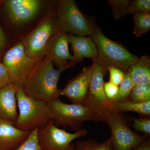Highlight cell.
Here are the masks:
<instances>
[{"label": "cell", "mask_w": 150, "mask_h": 150, "mask_svg": "<svg viewBox=\"0 0 150 150\" xmlns=\"http://www.w3.org/2000/svg\"><path fill=\"white\" fill-rule=\"evenodd\" d=\"M64 71L54 69L53 62L44 56L25 79L22 86L23 92L36 100L51 102L60 96L62 89L58 88V83Z\"/></svg>", "instance_id": "1"}, {"label": "cell", "mask_w": 150, "mask_h": 150, "mask_svg": "<svg viewBox=\"0 0 150 150\" xmlns=\"http://www.w3.org/2000/svg\"><path fill=\"white\" fill-rule=\"evenodd\" d=\"M89 37L97 49L99 58L98 64L103 69L105 74L108 68L110 67L118 68L126 74L130 66L139 59L119 43L106 37L96 25Z\"/></svg>", "instance_id": "2"}, {"label": "cell", "mask_w": 150, "mask_h": 150, "mask_svg": "<svg viewBox=\"0 0 150 150\" xmlns=\"http://www.w3.org/2000/svg\"><path fill=\"white\" fill-rule=\"evenodd\" d=\"M17 88L16 97L19 113L14 126L28 131L45 126L53 117L48 103L27 96L22 87Z\"/></svg>", "instance_id": "3"}, {"label": "cell", "mask_w": 150, "mask_h": 150, "mask_svg": "<svg viewBox=\"0 0 150 150\" xmlns=\"http://www.w3.org/2000/svg\"><path fill=\"white\" fill-rule=\"evenodd\" d=\"M56 11L60 30L86 37L93 33L96 25L81 11L74 0L59 1Z\"/></svg>", "instance_id": "4"}, {"label": "cell", "mask_w": 150, "mask_h": 150, "mask_svg": "<svg viewBox=\"0 0 150 150\" xmlns=\"http://www.w3.org/2000/svg\"><path fill=\"white\" fill-rule=\"evenodd\" d=\"M105 74L103 69L95 62L88 93L82 105L88 110L94 121L105 123L108 116L112 112L113 102L105 93Z\"/></svg>", "instance_id": "5"}, {"label": "cell", "mask_w": 150, "mask_h": 150, "mask_svg": "<svg viewBox=\"0 0 150 150\" xmlns=\"http://www.w3.org/2000/svg\"><path fill=\"white\" fill-rule=\"evenodd\" d=\"M43 57L31 58L25 53L22 43H17L7 51L3 59L11 83L17 87H22L25 78Z\"/></svg>", "instance_id": "6"}, {"label": "cell", "mask_w": 150, "mask_h": 150, "mask_svg": "<svg viewBox=\"0 0 150 150\" xmlns=\"http://www.w3.org/2000/svg\"><path fill=\"white\" fill-rule=\"evenodd\" d=\"M59 30L56 11L43 20L21 42L27 56L31 58L45 56L48 40Z\"/></svg>", "instance_id": "7"}, {"label": "cell", "mask_w": 150, "mask_h": 150, "mask_svg": "<svg viewBox=\"0 0 150 150\" xmlns=\"http://www.w3.org/2000/svg\"><path fill=\"white\" fill-rule=\"evenodd\" d=\"M87 134V131L84 129L73 134L69 133L58 128L51 119L39 129L38 139L42 150H75V144L72 142Z\"/></svg>", "instance_id": "8"}, {"label": "cell", "mask_w": 150, "mask_h": 150, "mask_svg": "<svg viewBox=\"0 0 150 150\" xmlns=\"http://www.w3.org/2000/svg\"><path fill=\"white\" fill-rule=\"evenodd\" d=\"M48 104L53 114L52 119L57 127H70L76 132L84 122L93 120L88 110L81 105L66 104L59 97Z\"/></svg>", "instance_id": "9"}, {"label": "cell", "mask_w": 150, "mask_h": 150, "mask_svg": "<svg viewBox=\"0 0 150 150\" xmlns=\"http://www.w3.org/2000/svg\"><path fill=\"white\" fill-rule=\"evenodd\" d=\"M105 123L111 130L113 150H133L146 139L131 130L122 114L112 111Z\"/></svg>", "instance_id": "10"}, {"label": "cell", "mask_w": 150, "mask_h": 150, "mask_svg": "<svg viewBox=\"0 0 150 150\" xmlns=\"http://www.w3.org/2000/svg\"><path fill=\"white\" fill-rule=\"evenodd\" d=\"M3 5L12 22L18 24L35 18L42 9L43 3L39 0H6Z\"/></svg>", "instance_id": "11"}, {"label": "cell", "mask_w": 150, "mask_h": 150, "mask_svg": "<svg viewBox=\"0 0 150 150\" xmlns=\"http://www.w3.org/2000/svg\"><path fill=\"white\" fill-rule=\"evenodd\" d=\"M95 67V63L93 62L91 66L84 68L75 77L68 81L60 96L67 97L73 104L82 105L88 93Z\"/></svg>", "instance_id": "12"}, {"label": "cell", "mask_w": 150, "mask_h": 150, "mask_svg": "<svg viewBox=\"0 0 150 150\" xmlns=\"http://www.w3.org/2000/svg\"><path fill=\"white\" fill-rule=\"evenodd\" d=\"M68 34L62 30L52 35L45 48V56L54 63L58 69L63 71L69 69L72 59L69 48Z\"/></svg>", "instance_id": "13"}, {"label": "cell", "mask_w": 150, "mask_h": 150, "mask_svg": "<svg viewBox=\"0 0 150 150\" xmlns=\"http://www.w3.org/2000/svg\"><path fill=\"white\" fill-rule=\"evenodd\" d=\"M68 39L74 53L72 59L69 63V69L81 63L85 58H90L93 62L98 63L97 49L90 37L69 34Z\"/></svg>", "instance_id": "14"}, {"label": "cell", "mask_w": 150, "mask_h": 150, "mask_svg": "<svg viewBox=\"0 0 150 150\" xmlns=\"http://www.w3.org/2000/svg\"><path fill=\"white\" fill-rule=\"evenodd\" d=\"M30 131L18 129L13 123L0 120V150H15L27 139Z\"/></svg>", "instance_id": "15"}, {"label": "cell", "mask_w": 150, "mask_h": 150, "mask_svg": "<svg viewBox=\"0 0 150 150\" xmlns=\"http://www.w3.org/2000/svg\"><path fill=\"white\" fill-rule=\"evenodd\" d=\"M17 87L11 83L0 88V120L15 125L18 117L16 93Z\"/></svg>", "instance_id": "16"}, {"label": "cell", "mask_w": 150, "mask_h": 150, "mask_svg": "<svg viewBox=\"0 0 150 150\" xmlns=\"http://www.w3.org/2000/svg\"><path fill=\"white\" fill-rule=\"evenodd\" d=\"M129 75L135 85L150 86V58L144 56L128 69Z\"/></svg>", "instance_id": "17"}, {"label": "cell", "mask_w": 150, "mask_h": 150, "mask_svg": "<svg viewBox=\"0 0 150 150\" xmlns=\"http://www.w3.org/2000/svg\"><path fill=\"white\" fill-rule=\"evenodd\" d=\"M112 111L120 114L132 111L142 115H150V100L144 103H137L128 99L120 102H113Z\"/></svg>", "instance_id": "18"}, {"label": "cell", "mask_w": 150, "mask_h": 150, "mask_svg": "<svg viewBox=\"0 0 150 150\" xmlns=\"http://www.w3.org/2000/svg\"><path fill=\"white\" fill-rule=\"evenodd\" d=\"M75 150H113L111 137L102 144L91 139L79 141L75 144Z\"/></svg>", "instance_id": "19"}, {"label": "cell", "mask_w": 150, "mask_h": 150, "mask_svg": "<svg viewBox=\"0 0 150 150\" xmlns=\"http://www.w3.org/2000/svg\"><path fill=\"white\" fill-rule=\"evenodd\" d=\"M134 15L135 26L133 33L137 37H139L150 29V13H139Z\"/></svg>", "instance_id": "20"}, {"label": "cell", "mask_w": 150, "mask_h": 150, "mask_svg": "<svg viewBox=\"0 0 150 150\" xmlns=\"http://www.w3.org/2000/svg\"><path fill=\"white\" fill-rule=\"evenodd\" d=\"M135 86L129 75L125 74L123 81L119 86L118 94L112 102H118L129 99L130 94Z\"/></svg>", "instance_id": "21"}, {"label": "cell", "mask_w": 150, "mask_h": 150, "mask_svg": "<svg viewBox=\"0 0 150 150\" xmlns=\"http://www.w3.org/2000/svg\"><path fill=\"white\" fill-rule=\"evenodd\" d=\"M129 99L137 103H144L150 100V86H135Z\"/></svg>", "instance_id": "22"}, {"label": "cell", "mask_w": 150, "mask_h": 150, "mask_svg": "<svg viewBox=\"0 0 150 150\" xmlns=\"http://www.w3.org/2000/svg\"><path fill=\"white\" fill-rule=\"evenodd\" d=\"M111 7L112 14L116 20H119L127 14L129 0H108Z\"/></svg>", "instance_id": "23"}, {"label": "cell", "mask_w": 150, "mask_h": 150, "mask_svg": "<svg viewBox=\"0 0 150 150\" xmlns=\"http://www.w3.org/2000/svg\"><path fill=\"white\" fill-rule=\"evenodd\" d=\"M39 129V128L37 127L30 131V134L27 139L15 150H42L38 139Z\"/></svg>", "instance_id": "24"}, {"label": "cell", "mask_w": 150, "mask_h": 150, "mask_svg": "<svg viewBox=\"0 0 150 150\" xmlns=\"http://www.w3.org/2000/svg\"><path fill=\"white\" fill-rule=\"evenodd\" d=\"M143 12L150 13V0L130 1L127 14H134Z\"/></svg>", "instance_id": "25"}, {"label": "cell", "mask_w": 150, "mask_h": 150, "mask_svg": "<svg viewBox=\"0 0 150 150\" xmlns=\"http://www.w3.org/2000/svg\"><path fill=\"white\" fill-rule=\"evenodd\" d=\"M134 122L133 127L135 130L143 132L149 136L150 135V118H138L135 117H130Z\"/></svg>", "instance_id": "26"}, {"label": "cell", "mask_w": 150, "mask_h": 150, "mask_svg": "<svg viewBox=\"0 0 150 150\" xmlns=\"http://www.w3.org/2000/svg\"><path fill=\"white\" fill-rule=\"evenodd\" d=\"M107 70L110 74L109 81L119 86L123 81L125 73L118 68L113 67H108Z\"/></svg>", "instance_id": "27"}, {"label": "cell", "mask_w": 150, "mask_h": 150, "mask_svg": "<svg viewBox=\"0 0 150 150\" xmlns=\"http://www.w3.org/2000/svg\"><path fill=\"white\" fill-rule=\"evenodd\" d=\"M103 88L106 96L108 99L112 101L118 94L119 86L108 81L104 83Z\"/></svg>", "instance_id": "28"}, {"label": "cell", "mask_w": 150, "mask_h": 150, "mask_svg": "<svg viewBox=\"0 0 150 150\" xmlns=\"http://www.w3.org/2000/svg\"><path fill=\"white\" fill-rule=\"evenodd\" d=\"M11 83L8 73L2 63L0 62V88H3Z\"/></svg>", "instance_id": "29"}, {"label": "cell", "mask_w": 150, "mask_h": 150, "mask_svg": "<svg viewBox=\"0 0 150 150\" xmlns=\"http://www.w3.org/2000/svg\"><path fill=\"white\" fill-rule=\"evenodd\" d=\"M8 40L4 32L0 27V55L7 44Z\"/></svg>", "instance_id": "30"}, {"label": "cell", "mask_w": 150, "mask_h": 150, "mask_svg": "<svg viewBox=\"0 0 150 150\" xmlns=\"http://www.w3.org/2000/svg\"><path fill=\"white\" fill-rule=\"evenodd\" d=\"M133 150H150V139L145 140L139 146Z\"/></svg>", "instance_id": "31"}, {"label": "cell", "mask_w": 150, "mask_h": 150, "mask_svg": "<svg viewBox=\"0 0 150 150\" xmlns=\"http://www.w3.org/2000/svg\"><path fill=\"white\" fill-rule=\"evenodd\" d=\"M3 1H0V6L3 5Z\"/></svg>", "instance_id": "32"}]
</instances>
